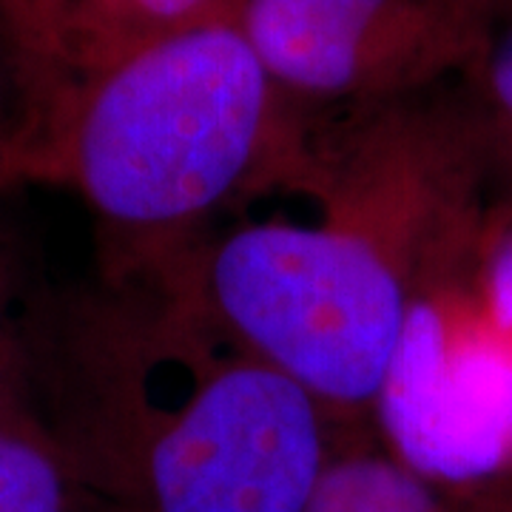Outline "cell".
<instances>
[{"instance_id":"cell-1","label":"cell","mask_w":512,"mask_h":512,"mask_svg":"<svg viewBox=\"0 0 512 512\" xmlns=\"http://www.w3.org/2000/svg\"><path fill=\"white\" fill-rule=\"evenodd\" d=\"M490 188L458 86L319 117L165 274L330 416L370 424L421 262Z\"/></svg>"},{"instance_id":"cell-2","label":"cell","mask_w":512,"mask_h":512,"mask_svg":"<svg viewBox=\"0 0 512 512\" xmlns=\"http://www.w3.org/2000/svg\"><path fill=\"white\" fill-rule=\"evenodd\" d=\"M37 413L106 512H302L350 421L165 271L49 288Z\"/></svg>"},{"instance_id":"cell-3","label":"cell","mask_w":512,"mask_h":512,"mask_svg":"<svg viewBox=\"0 0 512 512\" xmlns=\"http://www.w3.org/2000/svg\"><path fill=\"white\" fill-rule=\"evenodd\" d=\"M311 123L237 20H211L74 77L46 185L89 208L97 276L157 274L288 163Z\"/></svg>"},{"instance_id":"cell-4","label":"cell","mask_w":512,"mask_h":512,"mask_svg":"<svg viewBox=\"0 0 512 512\" xmlns=\"http://www.w3.org/2000/svg\"><path fill=\"white\" fill-rule=\"evenodd\" d=\"M484 208L421 262L370 419L404 464L450 495L476 493L512 470V333L476 285Z\"/></svg>"},{"instance_id":"cell-5","label":"cell","mask_w":512,"mask_h":512,"mask_svg":"<svg viewBox=\"0 0 512 512\" xmlns=\"http://www.w3.org/2000/svg\"><path fill=\"white\" fill-rule=\"evenodd\" d=\"M504 12L490 0H239L234 20L311 120L450 86Z\"/></svg>"},{"instance_id":"cell-6","label":"cell","mask_w":512,"mask_h":512,"mask_svg":"<svg viewBox=\"0 0 512 512\" xmlns=\"http://www.w3.org/2000/svg\"><path fill=\"white\" fill-rule=\"evenodd\" d=\"M239 0H37L69 80L191 26L234 18Z\"/></svg>"},{"instance_id":"cell-7","label":"cell","mask_w":512,"mask_h":512,"mask_svg":"<svg viewBox=\"0 0 512 512\" xmlns=\"http://www.w3.org/2000/svg\"><path fill=\"white\" fill-rule=\"evenodd\" d=\"M69 74L0 0V163L20 183H46Z\"/></svg>"},{"instance_id":"cell-8","label":"cell","mask_w":512,"mask_h":512,"mask_svg":"<svg viewBox=\"0 0 512 512\" xmlns=\"http://www.w3.org/2000/svg\"><path fill=\"white\" fill-rule=\"evenodd\" d=\"M458 495L404 464L373 424H348L302 512H458Z\"/></svg>"},{"instance_id":"cell-9","label":"cell","mask_w":512,"mask_h":512,"mask_svg":"<svg viewBox=\"0 0 512 512\" xmlns=\"http://www.w3.org/2000/svg\"><path fill=\"white\" fill-rule=\"evenodd\" d=\"M43 282L32 254L0 214V427H43L37 413L32 316Z\"/></svg>"},{"instance_id":"cell-10","label":"cell","mask_w":512,"mask_h":512,"mask_svg":"<svg viewBox=\"0 0 512 512\" xmlns=\"http://www.w3.org/2000/svg\"><path fill=\"white\" fill-rule=\"evenodd\" d=\"M0 512H106L46 427H0Z\"/></svg>"},{"instance_id":"cell-11","label":"cell","mask_w":512,"mask_h":512,"mask_svg":"<svg viewBox=\"0 0 512 512\" xmlns=\"http://www.w3.org/2000/svg\"><path fill=\"white\" fill-rule=\"evenodd\" d=\"M458 94L478 128L493 183L512 191V6L495 20L473 66L458 77Z\"/></svg>"},{"instance_id":"cell-12","label":"cell","mask_w":512,"mask_h":512,"mask_svg":"<svg viewBox=\"0 0 512 512\" xmlns=\"http://www.w3.org/2000/svg\"><path fill=\"white\" fill-rule=\"evenodd\" d=\"M476 285L487 311L512 333V191L487 200L476 237Z\"/></svg>"},{"instance_id":"cell-13","label":"cell","mask_w":512,"mask_h":512,"mask_svg":"<svg viewBox=\"0 0 512 512\" xmlns=\"http://www.w3.org/2000/svg\"><path fill=\"white\" fill-rule=\"evenodd\" d=\"M3 3H6V6L12 9V15H15V18L43 43V46H46V52L57 60V52L55 46H52V37L46 32V23H43V15H40L37 0H3ZM57 63H60V60H57ZM60 69H63V66H60ZM63 72H66V69H63Z\"/></svg>"},{"instance_id":"cell-14","label":"cell","mask_w":512,"mask_h":512,"mask_svg":"<svg viewBox=\"0 0 512 512\" xmlns=\"http://www.w3.org/2000/svg\"><path fill=\"white\" fill-rule=\"evenodd\" d=\"M458 512H512V498H476L461 504Z\"/></svg>"},{"instance_id":"cell-15","label":"cell","mask_w":512,"mask_h":512,"mask_svg":"<svg viewBox=\"0 0 512 512\" xmlns=\"http://www.w3.org/2000/svg\"><path fill=\"white\" fill-rule=\"evenodd\" d=\"M12 185H20V180L6 168V165L0 163V191H6V188H12Z\"/></svg>"},{"instance_id":"cell-16","label":"cell","mask_w":512,"mask_h":512,"mask_svg":"<svg viewBox=\"0 0 512 512\" xmlns=\"http://www.w3.org/2000/svg\"><path fill=\"white\" fill-rule=\"evenodd\" d=\"M490 3H493V6H498L501 12H507V9L512 6V0H490Z\"/></svg>"}]
</instances>
